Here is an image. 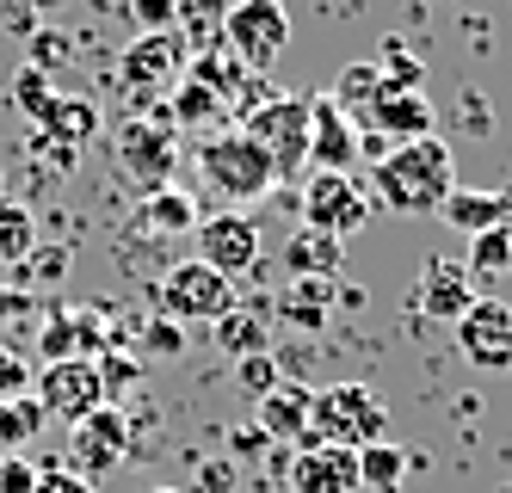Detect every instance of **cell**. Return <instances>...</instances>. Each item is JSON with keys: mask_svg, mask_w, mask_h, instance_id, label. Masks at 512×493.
<instances>
[{"mask_svg": "<svg viewBox=\"0 0 512 493\" xmlns=\"http://www.w3.org/2000/svg\"><path fill=\"white\" fill-rule=\"evenodd\" d=\"M457 192V161L445 136H420V142H395L377 161V204L395 216H432Z\"/></svg>", "mask_w": 512, "mask_h": 493, "instance_id": "6da1fadb", "label": "cell"}, {"mask_svg": "<svg viewBox=\"0 0 512 493\" xmlns=\"http://www.w3.org/2000/svg\"><path fill=\"white\" fill-rule=\"evenodd\" d=\"M192 167L204 179V198H216V210H247L260 204L272 185H278V167L260 142H253L241 124L235 130H216L192 148Z\"/></svg>", "mask_w": 512, "mask_h": 493, "instance_id": "7a4b0ae2", "label": "cell"}, {"mask_svg": "<svg viewBox=\"0 0 512 493\" xmlns=\"http://www.w3.org/2000/svg\"><path fill=\"white\" fill-rule=\"evenodd\" d=\"M383 438H389V407L364 383H334V389L309 395V438H303V450H315V444L364 450V444H383Z\"/></svg>", "mask_w": 512, "mask_h": 493, "instance_id": "3957f363", "label": "cell"}, {"mask_svg": "<svg viewBox=\"0 0 512 493\" xmlns=\"http://www.w3.org/2000/svg\"><path fill=\"white\" fill-rule=\"evenodd\" d=\"M112 167L118 179H130L136 192H161V185H173L179 173V130L155 111H142V118H124L112 130Z\"/></svg>", "mask_w": 512, "mask_h": 493, "instance_id": "277c9868", "label": "cell"}, {"mask_svg": "<svg viewBox=\"0 0 512 493\" xmlns=\"http://www.w3.org/2000/svg\"><path fill=\"white\" fill-rule=\"evenodd\" d=\"M235 284L223 272H210L204 259H179L155 278V315L179 321V327H210L216 315H229Z\"/></svg>", "mask_w": 512, "mask_h": 493, "instance_id": "5b68a950", "label": "cell"}, {"mask_svg": "<svg viewBox=\"0 0 512 493\" xmlns=\"http://www.w3.org/2000/svg\"><path fill=\"white\" fill-rule=\"evenodd\" d=\"M186 56H192V44L179 31H142L136 44L124 50L118 81H124V93L136 105V118H142V111H155L161 93H173L179 81H186Z\"/></svg>", "mask_w": 512, "mask_h": 493, "instance_id": "8992f818", "label": "cell"}, {"mask_svg": "<svg viewBox=\"0 0 512 493\" xmlns=\"http://www.w3.org/2000/svg\"><path fill=\"white\" fill-rule=\"evenodd\" d=\"M223 50L241 68L266 74L290 50V13H284V0H229V13H223Z\"/></svg>", "mask_w": 512, "mask_h": 493, "instance_id": "52a82bcc", "label": "cell"}, {"mask_svg": "<svg viewBox=\"0 0 512 493\" xmlns=\"http://www.w3.org/2000/svg\"><path fill=\"white\" fill-rule=\"evenodd\" d=\"M192 247H198L192 259H204L210 272H223L229 284L253 278V272H260V259H266V235H260V222H253L247 210H210V216H198Z\"/></svg>", "mask_w": 512, "mask_h": 493, "instance_id": "ba28073f", "label": "cell"}, {"mask_svg": "<svg viewBox=\"0 0 512 493\" xmlns=\"http://www.w3.org/2000/svg\"><path fill=\"white\" fill-rule=\"evenodd\" d=\"M241 130L272 155L278 179L309 167V93H272L241 118Z\"/></svg>", "mask_w": 512, "mask_h": 493, "instance_id": "9c48e42d", "label": "cell"}, {"mask_svg": "<svg viewBox=\"0 0 512 493\" xmlns=\"http://www.w3.org/2000/svg\"><path fill=\"white\" fill-rule=\"evenodd\" d=\"M297 210H303V229H321V235H352L364 229V216H371V198H364V185L352 173H309L297 185Z\"/></svg>", "mask_w": 512, "mask_h": 493, "instance_id": "30bf717a", "label": "cell"}, {"mask_svg": "<svg viewBox=\"0 0 512 493\" xmlns=\"http://www.w3.org/2000/svg\"><path fill=\"white\" fill-rule=\"evenodd\" d=\"M31 401L44 407V420H68V426H81L93 407H105V389H99L93 358H62V364H44L38 376H31Z\"/></svg>", "mask_w": 512, "mask_h": 493, "instance_id": "8fae6325", "label": "cell"}, {"mask_svg": "<svg viewBox=\"0 0 512 493\" xmlns=\"http://www.w3.org/2000/svg\"><path fill=\"white\" fill-rule=\"evenodd\" d=\"M68 457H75V475L93 481V475H112L124 457H130V420L118 401L93 407L81 426H68Z\"/></svg>", "mask_w": 512, "mask_h": 493, "instance_id": "7c38bea8", "label": "cell"}, {"mask_svg": "<svg viewBox=\"0 0 512 493\" xmlns=\"http://www.w3.org/2000/svg\"><path fill=\"white\" fill-rule=\"evenodd\" d=\"M358 161H364V130L327 93H309V167L315 173H352Z\"/></svg>", "mask_w": 512, "mask_h": 493, "instance_id": "4fadbf2b", "label": "cell"}, {"mask_svg": "<svg viewBox=\"0 0 512 493\" xmlns=\"http://www.w3.org/2000/svg\"><path fill=\"white\" fill-rule=\"evenodd\" d=\"M112 346V315L93 309V302H75V309H56L38 333V352L44 364H62V358H99Z\"/></svg>", "mask_w": 512, "mask_h": 493, "instance_id": "5bb4252c", "label": "cell"}, {"mask_svg": "<svg viewBox=\"0 0 512 493\" xmlns=\"http://www.w3.org/2000/svg\"><path fill=\"white\" fill-rule=\"evenodd\" d=\"M457 346L475 370H512V302L475 296V309L457 321Z\"/></svg>", "mask_w": 512, "mask_h": 493, "instance_id": "9a60e30c", "label": "cell"}, {"mask_svg": "<svg viewBox=\"0 0 512 493\" xmlns=\"http://www.w3.org/2000/svg\"><path fill=\"white\" fill-rule=\"evenodd\" d=\"M340 309V284H327V278H290L272 302V327L284 333H297V339H321L327 321H334Z\"/></svg>", "mask_w": 512, "mask_h": 493, "instance_id": "2e32d148", "label": "cell"}, {"mask_svg": "<svg viewBox=\"0 0 512 493\" xmlns=\"http://www.w3.org/2000/svg\"><path fill=\"white\" fill-rule=\"evenodd\" d=\"M414 296H420V315H432V321H463L469 309H475V296H482V284L469 278V265L463 259H426L420 265V284H414Z\"/></svg>", "mask_w": 512, "mask_h": 493, "instance_id": "e0dca14e", "label": "cell"}, {"mask_svg": "<svg viewBox=\"0 0 512 493\" xmlns=\"http://www.w3.org/2000/svg\"><path fill=\"white\" fill-rule=\"evenodd\" d=\"M290 493H358V450L315 444L290 457Z\"/></svg>", "mask_w": 512, "mask_h": 493, "instance_id": "ac0fdd59", "label": "cell"}, {"mask_svg": "<svg viewBox=\"0 0 512 493\" xmlns=\"http://www.w3.org/2000/svg\"><path fill=\"white\" fill-rule=\"evenodd\" d=\"M216 346H223L229 358H253V352H272V302L266 296H235L229 315L210 321Z\"/></svg>", "mask_w": 512, "mask_h": 493, "instance_id": "d6986e66", "label": "cell"}, {"mask_svg": "<svg viewBox=\"0 0 512 493\" xmlns=\"http://www.w3.org/2000/svg\"><path fill=\"white\" fill-rule=\"evenodd\" d=\"M364 130L383 136L389 148H395V142L438 136V124H432V99H426V93H383V99L371 105V118H364Z\"/></svg>", "mask_w": 512, "mask_h": 493, "instance_id": "ffe728a7", "label": "cell"}, {"mask_svg": "<svg viewBox=\"0 0 512 493\" xmlns=\"http://www.w3.org/2000/svg\"><path fill=\"white\" fill-rule=\"evenodd\" d=\"M278 265L290 278H327V284H340L346 272V241L340 235H321V229H297L284 247H278Z\"/></svg>", "mask_w": 512, "mask_h": 493, "instance_id": "44dd1931", "label": "cell"}, {"mask_svg": "<svg viewBox=\"0 0 512 493\" xmlns=\"http://www.w3.org/2000/svg\"><path fill=\"white\" fill-rule=\"evenodd\" d=\"M130 229H136L142 241H155V235H192V229H198V198L179 192V185L142 192V204H136V216H130Z\"/></svg>", "mask_w": 512, "mask_h": 493, "instance_id": "7402d4cb", "label": "cell"}, {"mask_svg": "<svg viewBox=\"0 0 512 493\" xmlns=\"http://www.w3.org/2000/svg\"><path fill=\"white\" fill-rule=\"evenodd\" d=\"M438 216L451 222L457 235H488V229H500V222H512V192H469V185H457V192L438 204Z\"/></svg>", "mask_w": 512, "mask_h": 493, "instance_id": "603a6c76", "label": "cell"}, {"mask_svg": "<svg viewBox=\"0 0 512 493\" xmlns=\"http://www.w3.org/2000/svg\"><path fill=\"white\" fill-rule=\"evenodd\" d=\"M309 395H315L309 383H278L272 395H260V432L303 450V438H309Z\"/></svg>", "mask_w": 512, "mask_h": 493, "instance_id": "cb8c5ba5", "label": "cell"}, {"mask_svg": "<svg viewBox=\"0 0 512 493\" xmlns=\"http://www.w3.org/2000/svg\"><path fill=\"white\" fill-rule=\"evenodd\" d=\"M38 130L56 136V142H68V148H87V142L105 130V118H99V105H93L87 93H62V87H56V99H50V111H44Z\"/></svg>", "mask_w": 512, "mask_h": 493, "instance_id": "d4e9b609", "label": "cell"}, {"mask_svg": "<svg viewBox=\"0 0 512 493\" xmlns=\"http://www.w3.org/2000/svg\"><path fill=\"white\" fill-rule=\"evenodd\" d=\"M161 118H167L173 130H210V124L229 118V105H223V93H210V87H198V81H179L173 99L161 105Z\"/></svg>", "mask_w": 512, "mask_h": 493, "instance_id": "484cf974", "label": "cell"}, {"mask_svg": "<svg viewBox=\"0 0 512 493\" xmlns=\"http://www.w3.org/2000/svg\"><path fill=\"white\" fill-rule=\"evenodd\" d=\"M327 99H334V105L346 111V118L364 130V118H371V105L383 99V74H377V62H346V68L334 74V93H327Z\"/></svg>", "mask_w": 512, "mask_h": 493, "instance_id": "4316f807", "label": "cell"}, {"mask_svg": "<svg viewBox=\"0 0 512 493\" xmlns=\"http://www.w3.org/2000/svg\"><path fill=\"white\" fill-rule=\"evenodd\" d=\"M19 290L25 296H44V290H56V284H68V272H75V253H68V241H38L19 265Z\"/></svg>", "mask_w": 512, "mask_h": 493, "instance_id": "83f0119b", "label": "cell"}, {"mask_svg": "<svg viewBox=\"0 0 512 493\" xmlns=\"http://www.w3.org/2000/svg\"><path fill=\"white\" fill-rule=\"evenodd\" d=\"M401 481H408V450L401 444H364L358 450V487L364 493H401Z\"/></svg>", "mask_w": 512, "mask_h": 493, "instance_id": "f1b7e54d", "label": "cell"}, {"mask_svg": "<svg viewBox=\"0 0 512 493\" xmlns=\"http://www.w3.org/2000/svg\"><path fill=\"white\" fill-rule=\"evenodd\" d=\"M371 62H377V74H383V93H420V87H426V62L401 44V37H383Z\"/></svg>", "mask_w": 512, "mask_h": 493, "instance_id": "f546056e", "label": "cell"}, {"mask_svg": "<svg viewBox=\"0 0 512 493\" xmlns=\"http://www.w3.org/2000/svg\"><path fill=\"white\" fill-rule=\"evenodd\" d=\"M31 247H38V216H31L25 198L0 192V265H19Z\"/></svg>", "mask_w": 512, "mask_h": 493, "instance_id": "4dcf8cb0", "label": "cell"}, {"mask_svg": "<svg viewBox=\"0 0 512 493\" xmlns=\"http://www.w3.org/2000/svg\"><path fill=\"white\" fill-rule=\"evenodd\" d=\"M44 432V407L31 395L0 401V457H25V444Z\"/></svg>", "mask_w": 512, "mask_h": 493, "instance_id": "1f68e13d", "label": "cell"}, {"mask_svg": "<svg viewBox=\"0 0 512 493\" xmlns=\"http://www.w3.org/2000/svg\"><path fill=\"white\" fill-rule=\"evenodd\" d=\"M0 99H7V105L19 111V118H25L31 130H38V124H44V111H50V99H56V81L25 62V68L13 74V81H7V93H0Z\"/></svg>", "mask_w": 512, "mask_h": 493, "instance_id": "d6a6232c", "label": "cell"}, {"mask_svg": "<svg viewBox=\"0 0 512 493\" xmlns=\"http://www.w3.org/2000/svg\"><path fill=\"white\" fill-rule=\"evenodd\" d=\"M463 265H469V278H475V284L506 278V272H512V222H500V229H488V235H475Z\"/></svg>", "mask_w": 512, "mask_h": 493, "instance_id": "836d02e7", "label": "cell"}, {"mask_svg": "<svg viewBox=\"0 0 512 493\" xmlns=\"http://www.w3.org/2000/svg\"><path fill=\"white\" fill-rule=\"evenodd\" d=\"M223 13H229V0H179V37H186L192 50H210V44H223Z\"/></svg>", "mask_w": 512, "mask_h": 493, "instance_id": "e575fe53", "label": "cell"}, {"mask_svg": "<svg viewBox=\"0 0 512 493\" xmlns=\"http://www.w3.org/2000/svg\"><path fill=\"white\" fill-rule=\"evenodd\" d=\"M130 346H136V358H179L186 352V327L167 321V315H142L130 327Z\"/></svg>", "mask_w": 512, "mask_h": 493, "instance_id": "d590c367", "label": "cell"}, {"mask_svg": "<svg viewBox=\"0 0 512 493\" xmlns=\"http://www.w3.org/2000/svg\"><path fill=\"white\" fill-rule=\"evenodd\" d=\"M93 370H99V389H105V401L142 383V358H136V352H118V346H105V352L93 358Z\"/></svg>", "mask_w": 512, "mask_h": 493, "instance_id": "8d00e7d4", "label": "cell"}, {"mask_svg": "<svg viewBox=\"0 0 512 493\" xmlns=\"http://www.w3.org/2000/svg\"><path fill=\"white\" fill-rule=\"evenodd\" d=\"M235 383L260 401V395H272L278 383H284V370H278V358L272 352H253V358H235Z\"/></svg>", "mask_w": 512, "mask_h": 493, "instance_id": "74e56055", "label": "cell"}, {"mask_svg": "<svg viewBox=\"0 0 512 493\" xmlns=\"http://www.w3.org/2000/svg\"><path fill=\"white\" fill-rule=\"evenodd\" d=\"M31 161H38L50 179H62V173H75L81 148H68V142H56V136H44V130H31Z\"/></svg>", "mask_w": 512, "mask_h": 493, "instance_id": "f35d334b", "label": "cell"}, {"mask_svg": "<svg viewBox=\"0 0 512 493\" xmlns=\"http://www.w3.org/2000/svg\"><path fill=\"white\" fill-rule=\"evenodd\" d=\"M124 13L136 25V37L142 31H173L179 25V0H124Z\"/></svg>", "mask_w": 512, "mask_h": 493, "instance_id": "ab89813d", "label": "cell"}, {"mask_svg": "<svg viewBox=\"0 0 512 493\" xmlns=\"http://www.w3.org/2000/svg\"><path fill=\"white\" fill-rule=\"evenodd\" d=\"M25 50H31V68H38V74H56V68L68 62V37L50 31V25H38V31L25 37Z\"/></svg>", "mask_w": 512, "mask_h": 493, "instance_id": "60d3db41", "label": "cell"}, {"mask_svg": "<svg viewBox=\"0 0 512 493\" xmlns=\"http://www.w3.org/2000/svg\"><path fill=\"white\" fill-rule=\"evenodd\" d=\"M31 358H19L13 346H0V401H13V395H31Z\"/></svg>", "mask_w": 512, "mask_h": 493, "instance_id": "b9f144b4", "label": "cell"}, {"mask_svg": "<svg viewBox=\"0 0 512 493\" xmlns=\"http://www.w3.org/2000/svg\"><path fill=\"white\" fill-rule=\"evenodd\" d=\"M0 493H38V463L0 457Z\"/></svg>", "mask_w": 512, "mask_h": 493, "instance_id": "7bdbcfd3", "label": "cell"}, {"mask_svg": "<svg viewBox=\"0 0 512 493\" xmlns=\"http://www.w3.org/2000/svg\"><path fill=\"white\" fill-rule=\"evenodd\" d=\"M38 493H93V481H81L68 463H56V469H38Z\"/></svg>", "mask_w": 512, "mask_h": 493, "instance_id": "ee69618b", "label": "cell"}, {"mask_svg": "<svg viewBox=\"0 0 512 493\" xmlns=\"http://www.w3.org/2000/svg\"><path fill=\"white\" fill-rule=\"evenodd\" d=\"M31 302H38V296H25L19 284H0V327H13L19 315H31Z\"/></svg>", "mask_w": 512, "mask_h": 493, "instance_id": "f6af8a7d", "label": "cell"}, {"mask_svg": "<svg viewBox=\"0 0 512 493\" xmlns=\"http://www.w3.org/2000/svg\"><path fill=\"white\" fill-rule=\"evenodd\" d=\"M31 13H56V7H68V0H25Z\"/></svg>", "mask_w": 512, "mask_h": 493, "instance_id": "bcb514c9", "label": "cell"}, {"mask_svg": "<svg viewBox=\"0 0 512 493\" xmlns=\"http://www.w3.org/2000/svg\"><path fill=\"white\" fill-rule=\"evenodd\" d=\"M149 493H186V487H149Z\"/></svg>", "mask_w": 512, "mask_h": 493, "instance_id": "7dc6e473", "label": "cell"}, {"mask_svg": "<svg viewBox=\"0 0 512 493\" xmlns=\"http://www.w3.org/2000/svg\"><path fill=\"white\" fill-rule=\"evenodd\" d=\"M0 192H7V167H0Z\"/></svg>", "mask_w": 512, "mask_h": 493, "instance_id": "c3c4849f", "label": "cell"}, {"mask_svg": "<svg viewBox=\"0 0 512 493\" xmlns=\"http://www.w3.org/2000/svg\"><path fill=\"white\" fill-rule=\"evenodd\" d=\"M0 105H7V99H0Z\"/></svg>", "mask_w": 512, "mask_h": 493, "instance_id": "681fc988", "label": "cell"}]
</instances>
